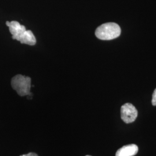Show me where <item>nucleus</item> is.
I'll return each mask as SVG.
<instances>
[{
    "instance_id": "nucleus-1",
    "label": "nucleus",
    "mask_w": 156,
    "mask_h": 156,
    "mask_svg": "<svg viewBox=\"0 0 156 156\" xmlns=\"http://www.w3.org/2000/svg\"><path fill=\"white\" fill-rule=\"evenodd\" d=\"M6 24L9 27L13 39H16L21 44L30 46L36 44L37 40L33 32L31 30H26L24 26L17 21H6Z\"/></svg>"
},
{
    "instance_id": "nucleus-2",
    "label": "nucleus",
    "mask_w": 156,
    "mask_h": 156,
    "mask_svg": "<svg viewBox=\"0 0 156 156\" xmlns=\"http://www.w3.org/2000/svg\"><path fill=\"white\" fill-rule=\"evenodd\" d=\"M121 34V28L116 23H106L96 29L95 36L101 40H112L119 37Z\"/></svg>"
},
{
    "instance_id": "nucleus-3",
    "label": "nucleus",
    "mask_w": 156,
    "mask_h": 156,
    "mask_svg": "<svg viewBox=\"0 0 156 156\" xmlns=\"http://www.w3.org/2000/svg\"><path fill=\"white\" fill-rule=\"evenodd\" d=\"M31 79L30 77L17 75L12 79V87L20 96L28 95L31 93Z\"/></svg>"
},
{
    "instance_id": "nucleus-4",
    "label": "nucleus",
    "mask_w": 156,
    "mask_h": 156,
    "mask_svg": "<svg viewBox=\"0 0 156 156\" xmlns=\"http://www.w3.org/2000/svg\"><path fill=\"white\" fill-rule=\"evenodd\" d=\"M138 116V111L130 103H126L121 108V118L127 124L133 123Z\"/></svg>"
},
{
    "instance_id": "nucleus-5",
    "label": "nucleus",
    "mask_w": 156,
    "mask_h": 156,
    "mask_svg": "<svg viewBox=\"0 0 156 156\" xmlns=\"http://www.w3.org/2000/svg\"><path fill=\"white\" fill-rule=\"evenodd\" d=\"M138 147L135 144L123 146L116 153V156H134L138 153Z\"/></svg>"
},
{
    "instance_id": "nucleus-6",
    "label": "nucleus",
    "mask_w": 156,
    "mask_h": 156,
    "mask_svg": "<svg viewBox=\"0 0 156 156\" xmlns=\"http://www.w3.org/2000/svg\"><path fill=\"white\" fill-rule=\"evenodd\" d=\"M151 103L153 106H156V89L154 90L153 95H152V100H151Z\"/></svg>"
},
{
    "instance_id": "nucleus-7",
    "label": "nucleus",
    "mask_w": 156,
    "mask_h": 156,
    "mask_svg": "<svg viewBox=\"0 0 156 156\" xmlns=\"http://www.w3.org/2000/svg\"><path fill=\"white\" fill-rule=\"evenodd\" d=\"M20 156H38L37 154L35 153H33V152H31V153H29L28 154H23Z\"/></svg>"
},
{
    "instance_id": "nucleus-8",
    "label": "nucleus",
    "mask_w": 156,
    "mask_h": 156,
    "mask_svg": "<svg viewBox=\"0 0 156 156\" xmlns=\"http://www.w3.org/2000/svg\"><path fill=\"white\" fill-rule=\"evenodd\" d=\"M89 156V155H87V156Z\"/></svg>"
}]
</instances>
